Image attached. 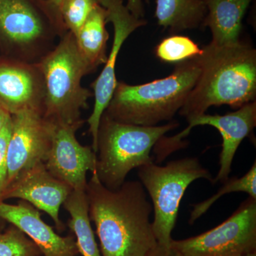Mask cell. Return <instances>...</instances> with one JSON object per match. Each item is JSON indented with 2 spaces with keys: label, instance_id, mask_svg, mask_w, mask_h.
Wrapping results in <instances>:
<instances>
[{
  "label": "cell",
  "instance_id": "cell-14",
  "mask_svg": "<svg viewBox=\"0 0 256 256\" xmlns=\"http://www.w3.org/2000/svg\"><path fill=\"white\" fill-rule=\"evenodd\" d=\"M44 80L38 64L0 56V106L10 114L24 110L43 114Z\"/></svg>",
  "mask_w": 256,
  "mask_h": 256
},
{
  "label": "cell",
  "instance_id": "cell-27",
  "mask_svg": "<svg viewBox=\"0 0 256 256\" xmlns=\"http://www.w3.org/2000/svg\"><path fill=\"white\" fill-rule=\"evenodd\" d=\"M146 256H182L171 246L164 247L158 244V246Z\"/></svg>",
  "mask_w": 256,
  "mask_h": 256
},
{
  "label": "cell",
  "instance_id": "cell-23",
  "mask_svg": "<svg viewBox=\"0 0 256 256\" xmlns=\"http://www.w3.org/2000/svg\"><path fill=\"white\" fill-rule=\"evenodd\" d=\"M98 4V0H63L60 15L67 31L76 36Z\"/></svg>",
  "mask_w": 256,
  "mask_h": 256
},
{
  "label": "cell",
  "instance_id": "cell-19",
  "mask_svg": "<svg viewBox=\"0 0 256 256\" xmlns=\"http://www.w3.org/2000/svg\"><path fill=\"white\" fill-rule=\"evenodd\" d=\"M63 206L70 215L68 226L75 234L79 254L101 256L90 223L86 190H72Z\"/></svg>",
  "mask_w": 256,
  "mask_h": 256
},
{
  "label": "cell",
  "instance_id": "cell-6",
  "mask_svg": "<svg viewBox=\"0 0 256 256\" xmlns=\"http://www.w3.org/2000/svg\"><path fill=\"white\" fill-rule=\"evenodd\" d=\"M44 0H0V56L38 64L66 33Z\"/></svg>",
  "mask_w": 256,
  "mask_h": 256
},
{
  "label": "cell",
  "instance_id": "cell-24",
  "mask_svg": "<svg viewBox=\"0 0 256 256\" xmlns=\"http://www.w3.org/2000/svg\"><path fill=\"white\" fill-rule=\"evenodd\" d=\"M12 133V117L8 120L0 132V201L8 178V150Z\"/></svg>",
  "mask_w": 256,
  "mask_h": 256
},
{
  "label": "cell",
  "instance_id": "cell-18",
  "mask_svg": "<svg viewBox=\"0 0 256 256\" xmlns=\"http://www.w3.org/2000/svg\"><path fill=\"white\" fill-rule=\"evenodd\" d=\"M206 13L202 0H156L158 25L172 33L202 28Z\"/></svg>",
  "mask_w": 256,
  "mask_h": 256
},
{
  "label": "cell",
  "instance_id": "cell-1",
  "mask_svg": "<svg viewBox=\"0 0 256 256\" xmlns=\"http://www.w3.org/2000/svg\"><path fill=\"white\" fill-rule=\"evenodd\" d=\"M86 193L90 220L95 224L101 256H146L158 246L150 214L152 205L138 181L106 188L92 174Z\"/></svg>",
  "mask_w": 256,
  "mask_h": 256
},
{
  "label": "cell",
  "instance_id": "cell-3",
  "mask_svg": "<svg viewBox=\"0 0 256 256\" xmlns=\"http://www.w3.org/2000/svg\"><path fill=\"white\" fill-rule=\"evenodd\" d=\"M196 57L178 64L165 78L140 85L118 82L104 112L118 122L136 126H156L171 120L182 108L200 76Z\"/></svg>",
  "mask_w": 256,
  "mask_h": 256
},
{
  "label": "cell",
  "instance_id": "cell-10",
  "mask_svg": "<svg viewBox=\"0 0 256 256\" xmlns=\"http://www.w3.org/2000/svg\"><path fill=\"white\" fill-rule=\"evenodd\" d=\"M98 2L107 10L108 22L114 26V34L112 48L110 55L108 56L105 66L90 85L95 102L87 122L92 137V146L95 152L97 149V134L101 117L112 98L118 84L116 66L120 50L133 32L146 26L148 23L144 18L133 16L122 0H98Z\"/></svg>",
  "mask_w": 256,
  "mask_h": 256
},
{
  "label": "cell",
  "instance_id": "cell-7",
  "mask_svg": "<svg viewBox=\"0 0 256 256\" xmlns=\"http://www.w3.org/2000/svg\"><path fill=\"white\" fill-rule=\"evenodd\" d=\"M138 170L140 182L152 200V228L156 242L162 246L170 247L180 202L186 188L195 180L204 178L214 183V178L195 158L174 160L164 166L152 162Z\"/></svg>",
  "mask_w": 256,
  "mask_h": 256
},
{
  "label": "cell",
  "instance_id": "cell-11",
  "mask_svg": "<svg viewBox=\"0 0 256 256\" xmlns=\"http://www.w3.org/2000/svg\"><path fill=\"white\" fill-rule=\"evenodd\" d=\"M11 117L6 188L20 173L45 162L55 129V124L40 111H22Z\"/></svg>",
  "mask_w": 256,
  "mask_h": 256
},
{
  "label": "cell",
  "instance_id": "cell-17",
  "mask_svg": "<svg viewBox=\"0 0 256 256\" xmlns=\"http://www.w3.org/2000/svg\"><path fill=\"white\" fill-rule=\"evenodd\" d=\"M108 22L107 10L98 4L75 36L79 52L94 72L107 62Z\"/></svg>",
  "mask_w": 256,
  "mask_h": 256
},
{
  "label": "cell",
  "instance_id": "cell-29",
  "mask_svg": "<svg viewBox=\"0 0 256 256\" xmlns=\"http://www.w3.org/2000/svg\"><path fill=\"white\" fill-rule=\"evenodd\" d=\"M3 222H5L4 220L0 218V232H1L3 226H4V223Z\"/></svg>",
  "mask_w": 256,
  "mask_h": 256
},
{
  "label": "cell",
  "instance_id": "cell-20",
  "mask_svg": "<svg viewBox=\"0 0 256 256\" xmlns=\"http://www.w3.org/2000/svg\"><path fill=\"white\" fill-rule=\"evenodd\" d=\"M245 192L248 194L249 196L256 200V162H254L252 168L246 174L240 178H227L224 182V185L214 195L208 200L193 205V210L190 214V224H193L195 220L210 210V207L218 198L224 195L232 192Z\"/></svg>",
  "mask_w": 256,
  "mask_h": 256
},
{
  "label": "cell",
  "instance_id": "cell-25",
  "mask_svg": "<svg viewBox=\"0 0 256 256\" xmlns=\"http://www.w3.org/2000/svg\"><path fill=\"white\" fill-rule=\"evenodd\" d=\"M62 2L63 0H46V1H44V3L54 21L64 33H66L68 31L64 26L62 15H60V5H62Z\"/></svg>",
  "mask_w": 256,
  "mask_h": 256
},
{
  "label": "cell",
  "instance_id": "cell-16",
  "mask_svg": "<svg viewBox=\"0 0 256 256\" xmlns=\"http://www.w3.org/2000/svg\"><path fill=\"white\" fill-rule=\"evenodd\" d=\"M207 13L202 28H210L215 46L236 44L240 42L242 20L252 0H202Z\"/></svg>",
  "mask_w": 256,
  "mask_h": 256
},
{
  "label": "cell",
  "instance_id": "cell-30",
  "mask_svg": "<svg viewBox=\"0 0 256 256\" xmlns=\"http://www.w3.org/2000/svg\"><path fill=\"white\" fill-rule=\"evenodd\" d=\"M246 256H256V252H252V254H248V255Z\"/></svg>",
  "mask_w": 256,
  "mask_h": 256
},
{
  "label": "cell",
  "instance_id": "cell-28",
  "mask_svg": "<svg viewBox=\"0 0 256 256\" xmlns=\"http://www.w3.org/2000/svg\"><path fill=\"white\" fill-rule=\"evenodd\" d=\"M10 116H11V114L0 106V132H1L8 120L10 118Z\"/></svg>",
  "mask_w": 256,
  "mask_h": 256
},
{
  "label": "cell",
  "instance_id": "cell-2",
  "mask_svg": "<svg viewBox=\"0 0 256 256\" xmlns=\"http://www.w3.org/2000/svg\"><path fill=\"white\" fill-rule=\"evenodd\" d=\"M200 74L178 114L186 120L212 106L238 109L256 98V50L240 41L230 46L208 44L196 57Z\"/></svg>",
  "mask_w": 256,
  "mask_h": 256
},
{
  "label": "cell",
  "instance_id": "cell-4",
  "mask_svg": "<svg viewBox=\"0 0 256 256\" xmlns=\"http://www.w3.org/2000/svg\"><path fill=\"white\" fill-rule=\"evenodd\" d=\"M45 86L43 114L54 124H75L88 107L92 92L82 85V78L94 72L82 57L76 37L68 32L54 48L38 64Z\"/></svg>",
  "mask_w": 256,
  "mask_h": 256
},
{
  "label": "cell",
  "instance_id": "cell-31",
  "mask_svg": "<svg viewBox=\"0 0 256 256\" xmlns=\"http://www.w3.org/2000/svg\"><path fill=\"white\" fill-rule=\"evenodd\" d=\"M44 1H46V0H44Z\"/></svg>",
  "mask_w": 256,
  "mask_h": 256
},
{
  "label": "cell",
  "instance_id": "cell-13",
  "mask_svg": "<svg viewBox=\"0 0 256 256\" xmlns=\"http://www.w3.org/2000/svg\"><path fill=\"white\" fill-rule=\"evenodd\" d=\"M72 191L68 185L50 173L44 163H40L20 173L5 188L1 201L18 198L28 202L48 214L56 228L63 232L65 226L60 220V208Z\"/></svg>",
  "mask_w": 256,
  "mask_h": 256
},
{
  "label": "cell",
  "instance_id": "cell-15",
  "mask_svg": "<svg viewBox=\"0 0 256 256\" xmlns=\"http://www.w3.org/2000/svg\"><path fill=\"white\" fill-rule=\"evenodd\" d=\"M0 218L11 224L28 236L42 256H78L73 236H60L45 223L37 208L21 200L18 204L0 201Z\"/></svg>",
  "mask_w": 256,
  "mask_h": 256
},
{
  "label": "cell",
  "instance_id": "cell-26",
  "mask_svg": "<svg viewBox=\"0 0 256 256\" xmlns=\"http://www.w3.org/2000/svg\"><path fill=\"white\" fill-rule=\"evenodd\" d=\"M124 1V0H122ZM126 8L133 16L138 18H143L144 15V2L148 0H126Z\"/></svg>",
  "mask_w": 256,
  "mask_h": 256
},
{
  "label": "cell",
  "instance_id": "cell-5",
  "mask_svg": "<svg viewBox=\"0 0 256 256\" xmlns=\"http://www.w3.org/2000/svg\"><path fill=\"white\" fill-rule=\"evenodd\" d=\"M178 122L140 126L118 122L104 112L97 134L96 174L106 188L116 190L131 170L152 162V150Z\"/></svg>",
  "mask_w": 256,
  "mask_h": 256
},
{
  "label": "cell",
  "instance_id": "cell-9",
  "mask_svg": "<svg viewBox=\"0 0 256 256\" xmlns=\"http://www.w3.org/2000/svg\"><path fill=\"white\" fill-rule=\"evenodd\" d=\"M188 127L173 137H162L154 146L156 161L161 162L172 153L181 148L182 140L190 134L192 128L200 126L215 128L222 136L223 143L220 156V170L214 182L228 178L232 162L240 143L256 126V102H248L234 112L220 116L207 114L197 116L188 120Z\"/></svg>",
  "mask_w": 256,
  "mask_h": 256
},
{
  "label": "cell",
  "instance_id": "cell-12",
  "mask_svg": "<svg viewBox=\"0 0 256 256\" xmlns=\"http://www.w3.org/2000/svg\"><path fill=\"white\" fill-rule=\"evenodd\" d=\"M85 120L75 124H55L54 132L44 164L56 178L72 190H86L88 172L96 174L97 156L92 146H84L76 132Z\"/></svg>",
  "mask_w": 256,
  "mask_h": 256
},
{
  "label": "cell",
  "instance_id": "cell-21",
  "mask_svg": "<svg viewBox=\"0 0 256 256\" xmlns=\"http://www.w3.org/2000/svg\"><path fill=\"white\" fill-rule=\"evenodd\" d=\"M202 53V48L190 37L172 35L164 38L156 48V56L161 62L170 64H180Z\"/></svg>",
  "mask_w": 256,
  "mask_h": 256
},
{
  "label": "cell",
  "instance_id": "cell-8",
  "mask_svg": "<svg viewBox=\"0 0 256 256\" xmlns=\"http://www.w3.org/2000/svg\"><path fill=\"white\" fill-rule=\"evenodd\" d=\"M170 246L182 256H246L256 252V200L249 196L218 226Z\"/></svg>",
  "mask_w": 256,
  "mask_h": 256
},
{
  "label": "cell",
  "instance_id": "cell-22",
  "mask_svg": "<svg viewBox=\"0 0 256 256\" xmlns=\"http://www.w3.org/2000/svg\"><path fill=\"white\" fill-rule=\"evenodd\" d=\"M0 256H42L34 242L12 225L0 232Z\"/></svg>",
  "mask_w": 256,
  "mask_h": 256
}]
</instances>
